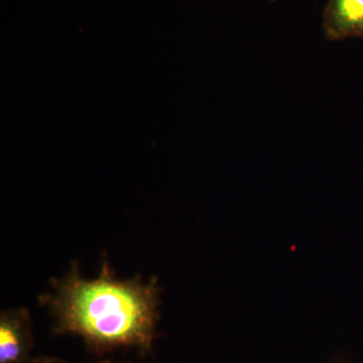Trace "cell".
Returning a JSON list of instances; mask_svg holds the SVG:
<instances>
[{
    "instance_id": "obj_4",
    "label": "cell",
    "mask_w": 363,
    "mask_h": 363,
    "mask_svg": "<svg viewBox=\"0 0 363 363\" xmlns=\"http://www.w3.org/2000/svg\"><path fill=\"white\" fill-rule=\"evenodd\" d=\"M35 363H65L58 359H52V358H42V359L38 360Z\"/></svg>"
},
{
    "instance_id": "obj_3",
    "label": "cell",
    "mask_w": 363,
    "mask_h": 363,
    "mask_svg": "<svg viewBox=\"0 0 363 363\" xmlns=\"http://www.w3.org/2000/svg\"><path fill=\"white\" fill-rule=\"evenodd\" d=\"M322 18L327 40H363V0H328Z\"/></svg>"
},
{
    "instance_id": "obj_1",
    "label": "cell",
    "mask_w": 363,
    "mask_h": 363,
    "mask_svg": "<svg viewBox=\"0 0 363 363\" xmlns=\"http://www.w3.org/2000/svg\"><path fill=\"white\" fill-rule=\"evenodd\" d=\"M155 284L116 281L108 272L94 279L71 272L57 285L51 307L57 331L82 336L99 348L152 347L157 322Z\"/></svg>"
},
{
    "instance_id": "obj_5",
    "label": "cell",
    "mask_w": 363,
    "mask_h": 363,
    "mask_svg": "<svg viewBox=\"0 0 363 363\" xmlns=\"http://www.w3.org/2000/svg\"><path fill=\"white\" fill-rule=\"evenodd\" d=\"M101 363H113V362H101Z\"/></svg>"
},
{
    "instance_id": "obj_2",
    "label": "cell",
    "mask_w": 363,
    "mask_h": 363,
    "mask_svg": "<svg viewBox=\"0 0 363 363\" xmlns=\"http://www.w3.org/2000/svg\"><path fill=\"white\" fill-rule=\"evenodd\" d=\"M32 348V323L26 309L0 316V363H28Z\"/></svg>"
},
{
    "instance_id": "obj_6",
    "label": "cell",
    "mask_w": 363,
    "mask_h": 363,
    "mask_svg": "<svg viewBox=\"0 0 363 363\" xmlns=\"http://www.w3.org/2000/svg\"><path fill=\"white\" fill-rule=\"evenodd\" d=\"M271 1H276V0H271Z\"/></svg>"
}]
</instances>
